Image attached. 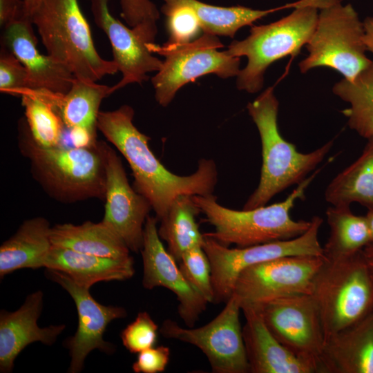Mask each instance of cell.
Returning a JSON list of instances; mask_svg holds the SVG:
<instances>
[{
    "instance_id": "cell-1",
    "label": "cell",
    "mask_w": 373,
    "mask_h": 373,
    "mask_svg": "<svg viewBox=\"0 0 373 373\" xmlns=\"http://www.w3.org/2000/svg\"><path fill=\"white\" fill-rule=\"evenodd\" d=\"M134 114L126 104L114 111H99L97 128L128 163L134 189L149 202L158 221L181 195L213 194L218 182L214 160L200 159L197 169L189 175L171 172L150 149V137L134 125Z\"/></svg>"
},
{
    "instance_id": "cell-2",
    "label": "cell",
    "mask_w": 373,
    "mask_h": 373,
    "mask_svg": "<svg viewBox=\"0 0 373 373\" xmlns=\"http://www.w3.org/2000/svg\"><path fill=\"white\" fill-rule=\"evenodd\" d=\"M18 133L21 153L50 197L64 203L104 200L106 175L101 141L91 146L44 147L33 139L25 118L19 120Z\"/></svg>"
},
{
    "instance_id": "cell-3",
    "label": "cell",
    "mask_w": 373,
    "mask_h": 373,
    "mask_svg": "<svg viewBox=\"0 0 373 373\" xmlns=\"http://www.w3.org/2000/svg\"><path fill=\"white\" fill-rule=\"evenodd\" d=\"M278 106L274 87L267 88L247 104L260 137L262 166L259 183L242 209L265 206L276 195L302 182L332 148L334 140H330L312 152H299L279 131Z\"/></svg>"
},
{
    "instance_id": "cell-4",
    "label": "cell",
    "mask_w": 373,
    "mask_h": 373,
    "mask_svg": "<svg viewBox=\"0 0 373 373\" xmlns=\"http://www.w3.org/2000/svg\"><path fill=\"white\" fill-rule=\"evenodd\" d=\"M321 169L298 184L282 202L251 209L234 210L219 204L216 196L193 195V201L204 213V221L214 227L205 233L220 244L238 247L289 240L304 233L312 221L295 220L290 211L298 200L305 198V191Z\"/></svg>"
},
{
    "instance_id": "cell-5",
    "label": "cell",
    "mask_w": 373,
    "mask_h": 373,
    "mask_svg": "<svg viewBox=\"0 0 373 373\" xmlns=\"http://www.w3.org/2000/svg\"><path fill=\"white\" fill-rule=\"evenodd\" d=\"M47 54L76 78L97 82L118 71L95 49L90 28L77 0H41L30 17Z\"/></svg>"
},
{
    "instance_id": "cell-6",
    "label": "cell",
    "mask_w": 373,
    "mask_h": 373,
    "mask_svg": "<svg viewBox=\"0 0 373 373\" xmlns=\"http://www.w3.org/2000/svg\"><path fill=\"white\" fill-rule=\"evenodd\" d=\"M288 5L294 8L289 15L269 24L251 25L247 38L233 41L228 46L229 55L247 58L246 66L237 75L239 90L249 93L260 91L267 68L286 56L297 55L308 43L316 26L318 10L299 1Z\"/></svg>"
},
{
    "instance_id": "cell-7",
    "label": "cell",
    "mask_w": 373,
    "mask_h": 373,
    "mask_svg": "<svg viewBox=\"0 0 373 373\" xmlns=\"http://www.w3.org/2000/svg\"><path fill=\"white\" fill-rule=\"evenodd\" d=\"M312 296L325 341L373 312V274L362 250L343 258H325L315 276Z\"/></svg>"
},
{
    "instance_id": "cell-8",
    "label": "cell",
    "mask_w": 373,
    "mask_h": 373,
    "mask_svg": "<svg viewBox=\"0 0 373 373\" xmlns=\"http://www.w3.org/2000/svg\"><path fill=\"white\" fill-rule=\"evenodd\" d=\"M314 31L306 48L308 55L299 63L302 73L327 67L344 79H354L372 62L363 43V22L351 4L329 0L319 10Z\"/></svg>"
},
{
    "instance_id": "cell-9",
    "label": "cell",
    "mask_w": 373,
    "mask_h": 373,
    "mask_svg": "<svg viewBox=\"0 0 373 373\" xmlns=\"http://www.w3.org/2000/svg\"><path fill=\"white\" fill-rule=\"evenodd\" d=\"M222 46L217 36L205 32L186 43L147 44L151 52L165 57L162 68L151 79L157 102L167 106L180 88L205 75L215 74L222 78L237 76L240 70V57L226 50L218 51Z\"/></svg>"
},
{
    "instance_id": "cell-10",
    "label": "cell",
    "mask_w": 373,
    "mask_h": 373,
    "mask_svg": "<svg viewBox=\"0 0 373 373\" xmlns=\"http://www.w3.org/2000/svg\"><path fill=\"white\" fill-rule=\"evenodd\" d=\"M311 221L309 228L296 238L245 247L229 248L204 233L202 247L211 265L213 303L227 302L233 294L239 274L250 266L285 256H323L318 240L323 220L314 216Z\"/></svg>"
},
{
    "instance_id": "cell-11",
    "label": "cell",
    "mask_w": 373,
    "mask_h": 373,
    "mask_svg": "<svg viewBox=\"0 0 373 373\" xmlns=\"http://www.w3.org/2000/svg\"><path fill=\"white\" fill-rule=\"evenodd\" d=\"M254 308L281 345L314 373H321L325 334L312 294L285 296Z\"/></svg>"
},
{
    "instance_id": "cell-12",
    "label": "cell",
    "mask_w": 373,
    "mask_h": 373,
    "mask_svg": "<svg viewBox=\"0 0 373 373\" xmlns=\"http://www.w3.org/2000/svg\"><path fill=\"white\" fill-rule=\"evenodd\" d=\"M240 310L239 301L232 295L225 302L223 309L202 327H183L176 321L166 319L159 331L166 338L199 348L215 373H248L249 367L239 318Z\"/></svg>"
},
{
    "instance_id": "cell-13",
    "label": "cell",
    "mask_w": 373,
    "mask_h": 373,
    "mask_svg": "<svg viewBox=\"0 0 373 373\" xmlns=\"http://www.w3.org/2000/svg\"><path fill=\"white\" fill-rule=\"evenodd\" d=\"M323 256H291L250 266L238 276L233 291L243 307H258L269 301L295 294H312Z\"/></svg>"
},
{
    "instance_id": "cell-14",
    "label": "cell",
    "mask_w": 373,
    "mask_h": 373,
    "mask_svg": "<svg viewBox=\"0 0 373 373\" xmlns=\"http://www.w3.org/2000/svg\"><path fill=\"white\" fill-rule=\"evenodd\" d=\"M101 145L106 175L105 212L102 222L121 238L130 251H140L151 205L130 185L115 151L104 141Z\"/></svg>"
},
{
    "instance_id": "cell-15",
    "label": "cell",
    "mask_w": 373,
    "mask_h": 373,
    "mask_svg": "<svg viewBox=\"0 0 373 373\" xmlns=\"http://www.w3.org/2000/svg\"><path fill=\"white\" fill-rule=\"evenodd\" d=\"M46 271V276L69 294L77 308V328L75 334L66 340L64 345L70 356L68 372L78 373L93 350H99L107 354L114 352V345L104 339V334L111 322L126 316V311L122 307L98 303L89 289L77 285L65 274L53 269Z\"/></svg>"
},
{
    "instance_id": "cell-16",
    "label": "cell",
    "mask_w": 373,
    "mask_h": 373,
    "mask_svg": "<svg viewBox=\"0 0 373 373\" xmlns=\"http://www.w3.org/2000/svg\"><path fill=\"white\" fill-rule=\"evenodd\" d=\"M158 220L149 216L140 251L143 261L142 285L146 289L164 287L178 302V312L187 327H193L208 302L188 283L177 261L164 247L157 231Z\"/></svg>"
},
{
    "instance_id": "cell-17",
    "label": "cell",
    "mask_w": 373,
    "mask_h": 373,
    "mask_svg": "<svg viewBox=\"0 0 373 373\" xmlns=\"http://www.w3.org/2000/svg\"><path fill=\"white\" fill-rule=\"evenodd\" d=\"M108 2L91 0V11L96 25L110 41L113 61L122 74V79L111 86L112 94L129 84H142L147 81V73L160 70L163 61L152 55L147 47L149 43L140 35L112 16Z\"/></svg>"
},
{
    "instance_id": "cell-18",
    "label": "cell",
    "mask_w": 373,
    "mask_h": 373,
    "mask_svg": "<svg viewBox=\"0 0 373 373\" xmlns=\"http://www.w3.org/2000/svg\"><path fill=\"white\" fill-rule=\"evenodd\" d=\"M32 25L26 17L6 26L3 28L1 46L10 50L25 67L28 88L66 94L75 77L66 66L39 51Z\"/></svg>"
},
{
    "instance_id": "cell-19",
    "label": "cell",
    "mask_w": 373,
    "mask_h": 373,
    "mask_svg": "<svg viewBox=\"0 0 373 373\" xmlns=\"http://www.w3.org/2000/svg\"><path fill=\"white\" fill-rule=\"evenodd\" d=\"M44 305V294L38 290L30 294L22 305L15 312H0V372L13 370L17 356L28 345L41 342L54 344L64 330L65 325L40 327L37 324Z\"/></svg>"
},
{
    "instance_id": "cell-20",
    "label": "cell",
    "mask_w": 373,
    "mask_h": 373,
    "mask_svg": "<svg viewBox=\"0 0 373 373\" xmlns=\"http://www.w3.org/2000/svg\"><path fill=\"white\" fill-rule=\"evenodd\" d=\"M242 338L251 373H314L289 352L269 330L258 311L243 307Z\"/></svg>"
},
{
    "instance_id": "cell-21",
    "label": "cell",
    "mask_w": 373,
    "mask_h": 373,
    "mask_svg": "<svg viewBox=\"0 0 373 373\" xmlns=\"http://www.w3.org/2000/svg\"><path fill=\"white\" fill-rule=\"evenodd\" d=\"M321 373H373V312L325 339Z\"/></svg>"
},
{
    "instance_id": "cell-22",
    "label": "cell",
    "mask_w": 373,
    "mask_h": 373,
    "mask_svg": "<svg viewBox=\"0 0 373 373\" xmlns=\"http://www.w3.org/2000/svg\"><path fill=\"white\" fill-rule=\"evenodd\" d=\"M48 269L59 271L77 285L90 289L99 282L125 280L134 273L133 258H113L52 246L45 262Z\"/></svg>"
},
{
    "instance_id": "cell-23",
    "label": "cell",
    "mask_w": 373,
    "mask_h": 373,
    "mask_svg": "<svg viewBox=\"0 0 373 373\" xmlns=\"http://www.w3.org/2000/svg\"><path fill=\"white\" fill-rule=\"evenodd\" d=\"M51 227L43 217L26 220L0 247V277L18 269L44 267L52 245Z\"/></svg>"
},
{
    "instance_id": "cell-24",
    "label": "cell",
    "mask_w": 373,
    "mask_h": 373,
    "mask_svg": "<svg viewBox=\"0 0 373 373\" xmlns=\"http://www.w3.org/2000/svg\"><path fill=\"white\" fill-rule=\"evenodd\" d=\"M50 238L52 246L77 252L113 258L131 256L124 242L102 221L55 224L51 227Z\"/></svg>"
},
{
    "instance_id": "cell-25",
    "label": "cell",
    "mask_w": 373,
    "mask_h": 373,
    "mask_svg": "<svg viewBox=\"0 0 373 373\" xmlns=\"http://www.w3.org/2000/svg\"><path fill=\"white\" fill-rule=\"evenodd\" d=\"M325 199L334 206L356 202L373 209V137L367 140L359 157L330 181Z\"/></svg>"
},
{
    "instance_id": "cell-26",
    "label": "cell",
    "mask_w": 373,
    "mask_h": 373,
    "mask_svg": "<svg viewBox=\"0 0 373 373\" xmlns=\"http://www.w3.org/2000/svg\"><path fill=\"white\" fill-rule=\"evenodd\" d=\"M111 94V86L75 77L68 93L56 96L57 108L66 128L84 131L97 139L99 106Z\"/></svg>"
},
{
    "instance_id": "cell-27",
    "label": "cell",
    "mask_w": 373,
    "mask_h": 373,
    "mask_svg": "<svg viewBox=\"0 0 373 373\" xmlns=\"http://www.w3.org/2000/svg\"><path fill=\"white\" fill-rule=\"evenodd\" d=\"M161 10L184 6L196 15L204 32L216 36L233 37L237 31L275 11L287 8V5L268 10H255L244 6L220 7L198 0H162Z\"/></svg>"
},
{
    "instance_id": "cell-28",
    "label": "cell",
    "mask_w": 373,
    "mask_h": 373,
    "mask_svg": "<svg viewBox=\"0 0 373 373\" xmlns=\"http://www.w3.org/2000/svg\"><path fill=\"white\" fill-rule=\"evenodd\" d=\"M329 236L323 247L327 260H336L352 256L371 242L369 225L365 216L352 212L350 206L328 207L325 212Z\"/></svg>"
},
{
    "instance_id": "cell-29",
    "label": "cell",
    "mask_w": 373,
    "mask_h": 373,
    "mask_svg": "<svg viewBox=\"0 0 373 373\" xmlns=\"http://www.w3.org/2000/svg\"><path fill=\"white\" fill-rule=\"evenodd\" d=\"M55 94L46 89L29 88L21 89L18 94L31 135L44 147L61 145L66 128L57 108Z\"/></svg>"
},
{
    "instance_id": "cell-30",
    "label": "cell",
    "mask_w": 373,
    "mask_h": 373,
    "mask_svg": "<svg viewBox=\"0 0 373 373\" xmlns=\"http://www.w3.org/2000/svg\"><path fill=\"white\" fill-rule=\"evenodd\" d=\"M200 213L191 195H181L160 220L159 236L166 242V249L178 262L186 251L202 246L204 233H200L195 220Z\"/></svg>"
},
{
    "instance_id": "cell-31",
    "label": "cell",
    "mask_w": 373,
    "mask_h": 373,
    "mask_svg": "<svg viewBox=\"0 0 373 373\" xmlns=\"http://www.w3.org/2000/svg\"><path fill=\"white\" fill-rule=\"evenodd\" d=\"M332 91L350 105L342 111L349 127L365 139L373 137V60L354 79L335 84Z\"/></svg>"
},
{
    "instance_id": "cell-32",
    "label": "cell",
    "mask_w": 373,
    "mask_h": 373,
    "mask_svg": "<svg viewBox=\"0 0 373 373\" xmlns=\"http://www.w3.org/2000/svg\"><path fill=\"white\" fill-rule=\"evenodd\" d=\"M178 262L183 276L191 287L208 303H213L211 265L202 247L186 251Z\"/></svg>"
},
{
    "instance_id": "cell-33",
    "label": "cell",
    "mask_w": 373,
    "mask_h": 373,
    "mask_svg": "<svg viewBox=\"0 0 373 373\" xmlns=\"http://www.w3.org/2000/svg\"><path fill=\"white\" fill-rule=\"evenodd\" d=\"M158 329V325L150 314L147 312H140L122 331V344L129 352L138 354L155 345Z\"/></svg>"
},
{
    "instance_id": "cell-34",
    "label": "cell",
    "mask_w": 373,
    "mask_h": 373,
    "mask_svg": "<svg viewBox=\"0 0 373 373\" xmlns=\"http://www.w3.org/2000/svg\"><path fill=\"white\" fill-rule=\"evenodd\" d=\"M162 12L167 17V28L170 35L169 42H189L202 29L196 15L187 7H175Z\"/></svg>"
},
{
    "instance_id": "cell-35",
    "label": "cell",
    "mask_w": 373,
    "mask_h": 373,
    "mask_svg": "<svg viewBox=\"0 0 373 373\" xmlns=\"http://www.w3.org/2000/svg\"><path fill=\"white\" fill-rule=\"evenodd\" d=\"M28 88L27 72L21 61L8 49L1 46L0 53V91L17 96Z\"/></svg>"
},
{
    "instance_id": "cell-36",
    "label": "cell",
    "mask_w": 373,
    "mask_h": 373,
    "mask_svg": "<svg viewBox=\"0 0 373 373\" xmlns=\"http://www.w3.org/2000/svg\"><path fill=\"white\" fill-rule=\"evenodd\" d=\"M169 347H151L138 353L132 369L135 373H159L164 372L170 361Z\"/></svg>"
},
{
    "instance_id": "cell-37",
    "label": "cell",
    "mask_w": 373,
    "mask_h": 373,
    "mask_svg": "<svg viewBox=\"0 0 373 373\" xmlns=\"http://www.w3.org/2000/svg\"><path fill=\"white\" fill-rule=\"evenodd\" d=\"M26 17H28L26 15L23 0H0V26L1 28L14 21Z\"/></svg>"
},
{
    "instance_id": "cell-38",
    "label": "cell",
    "mask_w": 373,
    "mask_h": 373,
    "mask_svg": "<svg viewBox=\"0 0 373 373\" xmlns=\"http://www.w3.org/2000/svg\"><path fill=\"white\" fill-rule=\"evenodd\" d=\"M363 22V43L367 51L373 54V17H366Z\"/></svg>"
},
{
    "instance_id": "cell-39",
    "label": "cell",
    "mask_w": 373,
    "mask_h": 373,
    "mask_svg": "<svg viewBox=\"0 0 373 373\" xmlns=\"http://www.w3.org/2000/svg\"><path fill=\"white\" fill-rule=\"evenodd\" d=\"M362 253L373 274V241L370 242L363 247Z\"/></svg>"
},
{
    "instance_id": "cell-40",
    "label": "cell",
    "mask_w": 373,
    "mask_h": 373,
    "mask_svg": "<svg viewBox=\"0 0 373 373\" xmlns=\"http://www.w3.org/2000/svg\"><path fill=\"white\" fill-rule=\"evenodd\" d=\"M23 1L26 15L30 19L32 14L38 6L41 0H23Z\"/></svg>"
},
{
    "instance_id": "cell-41",
    "label": "cell",
    "mask_w": 373,
    "mask_h": 373,
    "mask_svg": "<svg viewBox=\"0 0 373 373\" xmlns=\"http://www.w3.org/2000/svg\"><path fill=\"white\" fill-rule=\"evenodd\" d=\"M365 217L370 228L371 241H373V209L367 210Z\"/></svg>"
},
{
    "instance_id": "cell-42",
    "label": "cell",
    "mask_w": 373,
    "mask_h": 373,
    "mask_svg": "<svg viewBox=\"0 0 373 373\" xmlns=\"http://www.w3.org/2000/svg\"><path fill=\"white\" fill-rule=\"evenodd\" d=\"M89 1H91V0H89Z\"/></svg>"
}]
</instances>
